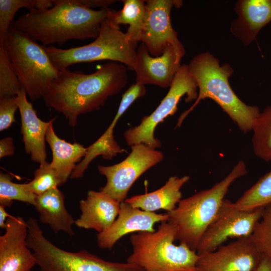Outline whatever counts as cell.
I'll return each mask as SVG.
<instances>
[{
  "label": "cell",
  "mask_w": 271,
  "mask_h": 271,
  "mask_svg": "<svg viewBox=\"0 0 271 271\" xmlns=\"http://www.w3.org/2000/svg\"><path fill=\"white\" fill-rule=\"evenodd\" d=\"M168 220L167 213L144 211L132 207L124 201L120 203L119 214L111 225L97 233V244L101 249H110L124 235L140 231L154 232L155 223Z\"/></svg>",
  "instance_id": "obj_16"
},
{
  "label": "cell",
  "mask_w": 271,
  "mask_h": 271,
  "mask_svg": "<svg viewBox=\"0 0 271 271\" xmlns=\"http://www.w3.org/2000/svg\"><path fill=\"white\" fill-rule=\"evenodd\" d=\"M81 215L75 221L77 227L93 229L98 233L108 228L117 218L120 202L108 194L89 190L86 198L80 201Z\"/></svg>",
  "instance_id": "obj_19"
},
{
  "label": "cell",
  "mask_w": 271,
  "mask_h": 271,
  "mask_svg": "<svg viewBox=\"0 0 271 271\" xmlns=\"http://www.w3.org/2000/svg\"><path fill=\"white\" fill-rule=\"evenodd\" d=\"M37 0H0V46L11 28L16 13L21 9L35 8Z\"/></svg>",
  "instance_id": "obj_30"
},
{
  "label": "cell",
  "mask_w": 271,
  "mask_h": 271,
  "mask_svg": "<svg viewBox=\"0 0 271 271\" xmlns=\"http://www.w3.org/2000/svg\"><path fill=\"white\" fill-rule=\"evenodd\" d=\"M71 1L75 4L92 9L93 8H108L109 6L117 2L114 0H71Z\"/></svg>",
  "instance_id": "obj_32"
},
{
  "label": "cell",
  "mask_w": 271,
  "mask_h": 271,
  "mask_svg": "<svg viewBox=\"0 0 271 271\" xmlns=\"http://www.w3.org/2000/svg\"><path fill=\"white\" fill-rule=\"evenodd\" d=\"M144 29L140 42L144 43L154 57L161 55L168 45H171L180 58L184 56L185 49L173 28L170 15L173 7L179 8L182 1L175 0H148Z\"/></svg>",
  "instance_id": "obj_12"
},
{
  "label": "cell",
  "mask_w": 271,
  "mask_h": 271,
  "mask_svg": "<svg viewBox=\"0 0 271 271\" xmlns=\"http://www.w3.org/2000/svg\"><path fill=\"white\" fill-rule=\"evenodd\" d=\"M15 146L12 137L5 138L0 141V158L15 154Z\"/></svg>",
  "instance_id": "obj_33"
},
{
  "label": "cell",
  "mask_w": 271,
  "mask_h": 271,
  "mask_svg": "<svg viewBox=\"0 0 271 271\" xmlns=\"http://www.w3.org/2000/svg\"><path fill=\"white\" fill-rule=\"evenodd\" d=\"M3 45L22 88L30 99L43 98L60 72L46 46L12 28L7 33Z\"/></svg>",
  "instance_id": "obj_6"
},
{
  "label": "cell",
  "mask_w": 271,
  "mask_h": 271,
  "mask_svg": "<svg viewBox=\"0 0 271 271\" xmlns=\"http://www.w3.org/2000/svg\"><path fill=\"white\" fill-rule=\"evenodd\" d=\"M263 208L240 210L234 203L224 199L198 244L196 249L198 255L213 251L229 238L250 236L261 218Z\"/></svg>",
  "instance_id": "obj_10"
},
{
  "label": "cell",
  "mask_w": 271,
  "mask_h": 271,
  "mask_svg": "<svg viewBox=\"0 0 271 271\" xmlns=\"http://www.w3.org/2000/svg\"><path fill=\"white\" fill-rule=\"evenodd\" d=\"M250 237L258 250L271 259V204L264 207Z\"/></svg>",
  "instance_id": "obj_29"
},
{
  "label": "cell",
  "mask_w": 271,
  "mask_h": 271,
  "mask_svg": "<svg viewBox=\"0 0 271 271\" xmlns=\"http://www.w3.org/2000/svg\"><path fill=\"white\" fill-rule=\"evenodd\" d=\"M64 199L58 187L53 188L37 196L34 207L39 214L40 221L48 225L54 233L63 231L72 236L75 220L66 209Z\"/></svg>",
  "instance_id": "obj_20"
},
{
  "label": "cell",
  "mask_w": 271,
  "mask_h": 271,
  "mask_svg": "<svg viewBox=\"0 0 271 271\" xmlns=\"http://www.w3.org/2000/svg\"><path fill=\"white\" fill-rule=\"evenodd\" d=\"M138 47V43L131 41L108 18L102 23L99 35L92 42L65 49L51 45L46 50L59 71L75 64L100 60L123 64L134 71Z\"/></svg>",
  "instance_id": "obj_7"
},
{
  "label": "cell",
  "mask_w": 271,
  "mask_h": 271,
  "mask_svg": "<svg viewBox=\"0 0 271 271\" xmlns=\"http://www.w3.org/2000/svg\"><path fill=\"white\" fill-rule=\"evenodd\" d=\"M131 151L122 162L112 166L99 165L98 170L105 177L106 183L100 189L122 202L135 181L146 171L161 162L163 154L144 144L131 146Z\"/></svg>",
  "instance_id": "obj_11"
},
{
  "label": "cell",
  "mask_w": 271,
  "mask_h": 271,
  "mask_svg": "<svg viewBox=\"0 0 271 271\" xmlns=\"http://www.w3.org/2000/svg\"><path fill=\"white\" fill-rule=\"evenodd\" d=\"M21 89V84L4 46H0V99L16 96Z\"/></svg>",
  "instance_id": "obj_27"
},
{
  "label": "cell",
  "mask_w": 271,
  "mask_h": 271,
  "mask_svg": "<svg viewBox=\"0 0 271 271\" xmlns=\"http://www.w3.org/2000/svg\"><path fill=\"white\" fill-rule=\"evenodd\" d=\"M176 231L173 224L165 221L154 232L132 234L129 240L132 251L126 262L144 271H198L199 256L185 244L174 243Z\"/></svg>",
  "instance_id": "obj_5"
},
{
  "label": "cell",
  "mask_w": 271,
  "mask_h": 271,
  "mask_svg": "<svg viewBox=\"0 0 271 271\" xmlns=\"http://www.w3.org/2000/svg\"><path fill=\"white\" fill-rule=\"evenodd\" d=\"M247 173L244 162L240 160L221 181L209 189L181 199L173 210L167 212L168 221L176 228V240L196 251L203 234L215 218L230 186Z\"/></svg>",
  "instance_id": "obj_4"
},
{
  "label": "cell",
  "mask_w": 271,
  "mask_h": 271,
  "mask_svg": "<svg viewBox=\"0 0 271 271\" xmlns=\"http://www.w3.org/2000/svg\"><path fill=\"white\" fill-rule=\"evenodd\" d=\"M190 179L188 176L170 177L165 185L153 192L132 196L125 201L132 207L141 210L154 212L163 209L173 210L182 199V187Z\"/></svg>",
  "instance_id": "obj_21"
},
{
  "label": "cell",
  "mask_w": 271,
  "mask_h": 271,
  "mask_svg": "<svg viewBox=\"0 0 271 271\" xmlns=\"http://www.w3.org/2000/svg\"><path fill=\"white\" fill-rule=\"evenodd\" d=\"M11 174L0 173V205L9 207L14 200L27 203L34 206L37 196L30 189L28 183L18 184L12 182Z\"/></svg>",
  "instance_id": "obj_26"
},
{
  "label": "cell",
  "mask_w": 271,
  "mask_h": 271,
  "mask_svg": "<svg viewBox=\"0 0 271 271\" xmlns=\"http://www.w3.org/2000/svg\"><path fill=\"white\" fill-rule=\"evenodd\" d=\"M27 93L22 88L16 96L21 116V133L26 152L31 159L40 164L46 161V135L47 129L56 117L48 121L41 120L37 114L32 103L27 98Z\"/></svg>",
  "instance_id": "obj_17"
},
{
  "label": "cell",
  "mask_w": 271,
  "mask_h": 271,
  "mask_svg": "<svg viewBox=\"0 0 271 271\" xmlns=\"http://www.w3.org/2000/svg\"><path fill=\"white\" fill-rule=\"evenodd\" d=\"M240 210H251L271 204V170L262 176L234 203Z\"/></svg>",
  "instance_id": "obj_25"
},
{
  "label": "cell",
  "mask_w": 271,
  "mask_h": 271,
  "mask_svg": "<svg viewBox=\"0 0 271 271\" xmlns=\"http://www.w3.org/2000/svg\"><path fill=\"white\" fill-rule=\"evenodd\" d=\"M27 221V245L33 251L37 264L43 271H144L127 262L104 260L86 250H65L45 236L36 219L31 217Z\"/></svg>",
  "instance_id": "obj_8"
},
{
  "label": "cell",
  "mask_w": 271,
  "mask_h": 271,
  "mask_svg": "<svg viewBox=\"0 0 271 271\" xmlns=\"http://www.w3.org/2000/svg\"><path fill=\"white\" fill-rule=\"evenodd\" d=\"M11 216L6 211V207L0 205V227L2 229L6 227V221L8 218Z\"/></svg>",
  "instance_id": "obj_35"
},
{
  "label": "cell",
  "mask_w": 271,
  "mask_h": 271,
  "mask_svg": "<svg viewBox=\"0 0 271 271\" xmlns=\"http://www.w3.org/2000/svg\"><path fill=\"white\" fill-rule=\"evenodd\" d=\"M53 7L46 10L31 9L14 21L11 28L20 31L47 47L62 45L71 40L96 39L102 23L115 10H94L72 2L53 0Z\"/></svg>",
  "instance_id": "obj_2"
},
{
  "label": "cell",
  "mask_w": 271,
  "mask_h": 271,
  "mask_svg": "<svg viewBox=\"0 0 271 271\" xmlns=\"http://www.w3.org/2000/svg\"><path fill=\"white\" fill-rule=\"evenodd\" d=\"M28 235L27 221L23 217L8 218L5 232L0 236V271H29L37 264L27 245Z\"/></svg>",
  "instance_id": "obj_14"
},
{
  "label": "cell",
  "mask_w": 271,
  "mask_h": 271,
  "mask_svg": "<svg viewBox=\"0 0 271 271\" xmlns=\"http://www.w3.org/2000/svg\"><path fill=\"white\" fill-rule=\"evenodd\" d=\"M127 80L126 67L116 62L105 63L90 74L67 69L60 71L43 99L47 107L62 113L75 127L80 115L99 110Z\"/></svg>",
  "instance_id": "obj_1"
},
{
  "label": "cell",
  "mask_w": 271,
  "mask_h": 271,
  "mask_svg": "<svg viewBox=\"0 0 271 271\" xmlns=\"http://www.w3.org/2000/svg\"><path fill=\"white\" fill-rule=\"evenodd\" d=\"M28 184L30 190L38 196L63 184L50 163L45 161L40 164L33 179Z\"/></svg>",
  "instance_id": "obj_28"
},
{
  "label": "cell",
  "mask_w": 271,
  "mask_h": 271,
  "mask_svg": "<svg viewBox=\"0 0 271 271\" xmlns=\"http://www.w3.org/2000/svg\"><path fill=\"white\" fill-rule=\"evenodd\" d=\"M53 123L47 129L46 142L52 152L51 166L63 184L70 177L77 163L85 156L87 148L79 143H70L60 139L56 134Z\"/></svg>",
  "instance_id": "obj_22"
},
{
  "label": "cell",
  "mask_w": 271,
  "mask_h": 271,
  "mask_svg": "<svg viewBox=\"0 0 271 271\" xmlns=\"http://www.w3.org/2000/svg\"><path fill=\"white\" fill-rule=\"evenodd\" d=\"M19 109L16 96L0 99V131L8 129L16 122L15 112Z\"/></svg>",
  "instance_id": "obj_31"
},
{
  "label": "cell",
  "mask_w": 271,
  "mask_h": 271,
  "mask_svg": "<svg viewBox=\"0 0 271 271\" xmlns=\"http://www.w3.org/2000/svg\"><path fill=\"white\" fill-rule=\"evenodd\" d=\"M197 84L191 75L188 65H181L178 70L168 92L159 106L150 115L144 116L139 125L128 129L124 133L127 144L132 146L144 144L153 149L161 146L154 137L157 125L177 110L181 98L186 95L185 101L196 100L198 96Z\"/></svg>",
  "instance_id": "obj_9"
},
{
  "label": "cell",
  "mask_w": 271,
  "mask_h": 271,
  "mask_svg": "<svg viewBox=\"0 0 271 271\" xmlns=\"http://www.w3.org/2000/svg\"><path fill=\"white\" fill-rule=\"evenodd\" d=\"M252 271H271V259L262 254L260 262Z\"/></svg>",
  "instance_id": "obj_34"
},
{
  "label": "cell",
  "mask_w": 271,
  "mask_h": 271,
  "mask_svg": "<svg viewBox=\"0 0 271 271\" xmlns=\"http://www.w3.org/2000/svg\"><path fill=\"white\" fill-rule=\"evenodd\" d=\"M188 66L197 84L198 96L193 105L181 114L176 127L181 126L202 100L208 98L215 101L241 131L252 130L260 111L257 106L242 101L231 88L228 79L233 73L232 68L228 64L220 65L218 59L208 52L195 56Z\"/></svg>",
  "instance_id": "obj_3"
},
{
  "label": "cell",
  "mask_w": 271,
  "mask_h": 271,
  "mask_svg": "<svg viewBox=\"0 0 271 271\" xmlns=\"http://www.w3.org/2000/svg\"><path fill=\"white\" fill-rule=\"evenodd\" d=\"M262 256L250 236L243 237L199 256L196 267L198 271H252Z\"/></svg>",
  "instance_id": "obj_13"
},
{
  "label": "cell",
  "mask_w": 271,
  "mask_h": 271,
  "mask_svg": "<svg viewBox=\"0 0 271 271\" xmlns=\"http://www.w3.org/2000/svg\"><path fill=\"white\" fill-rule=\"evenodd\" d=\"M234 11L237 17L232 22L230 31L245 46L271 22V0H239Z\"/></svg>",
  "instance_id": "obj_18"
},
{
  "label": "cell",
  "mask_w": 271,
  "mask_h": 271,
  "mask_svg": "<svg viewBox=\"0 0 271 271\" xmlns=\"http://www.w3.org/2000/svg\"><path fill=\"white\" fill-rule=\"evenodd\" d=\"M122 9L114 11L109 17L116 25H128L126 34L133 42H140L144 29L146 14V2L143 0H123Z\"/></svg>",
  "instance_id": "obj_23"
},
{
  "label": "cell",
  "mask_w": 271,
  "mask_h": 271,
  "mask_svg": "<svg viewBox=\"0 0 271 271\" xmlns=\"http://www.w3.org/2000/svg\"><path fill=\"white\" fill-rule=\"evenodd\" d=\"M29 271H43V270H42V269H40L39 270H32V269H31V270H29Z\"/></svg>",
  "instance_id": "obj_36"
},
{
  "label": "cell",
  "mask_w": 271,
  "mask_h": 271,
  "mask_svg": "<svg viewBox=\"0 0 271 271\" xmlns=\"http://www.w3.org/2000/svg\"><path fill=\"white\" fill-rule=\"evenodd\" d=\"M181 59L171 45H168L161 55L154 57L141 43L137 50L136 83L170 87L181 65Z\"/></svg>",
  "instance_id": "obj_15"
},
{
  "label": "cell",
  "mask_w": 271,
  "mask_h": 271,
  "mask_svg": "<svg viewBox=\"0 0 271 271\" xmlns=\"http://www.w3.org/2000/svg\"><path fill=\"white\" fill-rule=\"evenodd\" d=\"M252 131V145L256 156L271 161V105L260 111L256 118Z\"/></svg>",
  "instance_id": "obj_24"
}]
</instances>
